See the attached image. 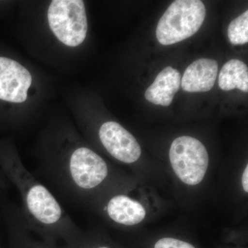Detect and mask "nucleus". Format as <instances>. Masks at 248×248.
Here are the masks:
<instances>
[{"label":"nucleus","instance_id":"obj_6","mask_svg":"<svg viewBox=\"0 0 248 248\" xmlns=\"http://www.w3.org/2000/svg\"><path fill=\"white\" fill-rule=\"evenodd\" d=\"M99 138L108 153L121 162L132 164L141 156V147L136 139L117 122L103 124L99 130Z\"/></svg>","mask_w":248,"mask_h":248},{"label":"nucleus","instance_id":"obj_14","mask_svg":"<svg viewBox=\"0 0 248 248\" xmlns=\"http://www.w3.org/2000/svg\"><path fill=\"white\" fill-rule=\"evenodd\" d=\"M242 185L245 192H248V166H246L242 176Z\"/></svg>","mask_w":248,"mask_h":248},{"label":"nucleus","instance_id":"obj_15","mask_svg":"<svg viewBox=\"0 0 248 248\" xmlns=\"http://www.w3.org/2000/svg\"><path fill=\"white\" fill-rule=\"evenodd\" d=\"M107 248V247H100V248Z\"/></svg>","mask_w":248,"mask_h":248},{"label":"nucleus","instance_id":"obj_7","mask_svg":"<svg viewBox=\"0 0 248 248\" xmlns=\"http://www.w3.org/2000/svg\"><path fill=\"white\" fill-rule=\"evenodd\" d=\"M32 84L30 72L12 59L0 57V100L23 103Z\"/></svg>","mask_w":248,"mask_h":248},{"label":"nucleus","instance_id":"obj_2","mask_svg":"<svg viewBox=\"0 0 248 248\" xmlns=\"http://www.w3.org/2000/svg\"><path fill=\"white\" fill-rule=\"evenodd\" d=\"M37 171L64 200L79 206L109 174L107 162L86 146L45 158Z\"/></svg>","mask_w":248,"mask_h":248},{"label":"nucleus","instance_id":"obj_9","mask_svg":"<svg viewBox=\"0 0 248 248\" xmlns=\"http://www.w3.org/2000/svg\"><path fill=\"white\" fill-rule=\"evenodd\" d=\"M181 82L180 73L172 67H166L146 90L145 97L156 105L169 107L172 102L174 94L179 91Z\"/></svg>","mask_w":248,"mask_h":248},{"label":"nucleus","instance_id":"obj_11","mask_svg":"<svg viewBox=\"0 0 248 248\" xmlns=\"http://www.w3.org/2000/svg\"><path fill=\"white\" fill-rule=\"evenodd\" d=\"M218 86L225 91L235 89L243 92L248 91V68L247 65L236 59L225 63L218 76Z\"/></svg>","mask_w":248,"mask_h":248},{"label":"nucleus","instance_id":"obj_5","mask_svg":"<svg viewBox=\"0 0 248 248\" xmlns=\"http://www.w3.org/2000/svg\"><path fill=\"white\" fill-rule=\"evenodd\" d=\"M169 156L173 170L183 182L195 186L202 182L209 156L202 142L190 136L179 137L172 141Z\"/></svg>","mask_w":248,"mask_h":248},{"label":"nucleus","instance_id":"obj_13","mask_svg":"<svg viewBox=\"0 0 248 248\" xmlns=\"http://www.w3.org/2000/svg\"><path fill=\"white\" fill-rule=\"evenodd\" d=\"M155 248H195L192 245L173 238H163L155 244Z\"/></svg>","mask_w":248,"mask_h":248},{"label":"nucleus","instance_id":"obj_8","mask_svg":"<svg viewBox=\"0 0 248 248\" xmlns=\"http://www.w3.org/2000/svg\"><path fill=\"white\" fill-rule=\"evenodd\" d=\"M217 74L218 63L215 60L199 59L186 68L181 86L187 93L208 92L213 89Z\"/></svg>","mask_w":248,"mask_h":248},{"label":"nucleus","instance_id":"obj_1","mask_svg":"<svg viewBox=\"0 0 248 248\" xmlns=\"http://www.w3.org/2000/svg\"><path fill=\"white\" fill-rule=\"evenodd\" d=\"M0 174L17 191L20 200L18 207L29 229L45 235L68 236L78 232L76 223L55 196L17 156L0 151Z\"/></svg>","mask_w":248,"mask_h":248},{"label":"nucleus","instance_id":"obj_4","mask_svg":"<svg viewBox=\"0 0 248 248\" xmlns=\"http://www.w3.org/2000/svg\"><path fill=\"white\" fill-rule=\"evenodd\" d=\"M48 21L54 35L63 45L76 47L86 39L88 21L81 0H53L48 8Z\"/></svg>","mask_w":248,"mask_h":248},{"label":"nucleus","instance_id":"obj_12","mask_svg":"<svg viewBox=\"0 0 248 248\" xmlns=\"http://www.w3.org/2000/svg\"><path fill=\"white\" fill-rule=\"evenodd\" d=\"M228 37L232 45H243L248 42V11L234 19L228 30Z\"/></svg>","mask_w":248,"mask_h":248},{"label":"nucleus","instance_id":"obj_3","mask_svg":"<svg viewBox=\"0 0 248 248\" xmlns=\"http://www.w3.org/2000/svg\"><path fill=\"white\" fill-rule=\"evenodd\" d=\"M206 9L200 0L173 1L160 19L156 38L163 45H171L192 37L205 19Z\"/></svg>","mask_w":248,"mask_h":248},{"label":"nucleus","instance_id":"obj_10","mask_svg":"<svg viewBox=\"0 0 248 248\" xmlns=\"http://www.w3.org/2000/svg\"><path fill=\"white\" fill-rule=\"evenodd\" d=\"M104 210L112 221L124 226H134L141 223L146 214L141 203L122 195L113 196L108 202Z\"/></svg>","mask_w":248,"mask_h":248}]
</instances>
